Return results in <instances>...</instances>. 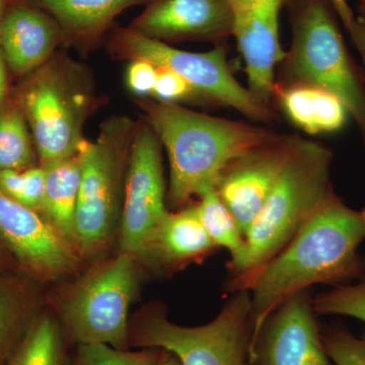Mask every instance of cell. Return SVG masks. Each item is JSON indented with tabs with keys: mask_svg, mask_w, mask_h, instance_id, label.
Returning a JSON list of instances; mask_svg holds the SVG:
<instances>
[{
	"mask_svg": "<svg viewBox=\"0 0 365 365\" xmlns=\"http://www.w3.org/2000/svg\"><path fill=\"white\" fill-rule=\"evenodd\" d=\"M0 241L19 272L39 283L61 282L78 273L81 258L49 220L0 190Z\"/></svg>",
	"mask_w": 365,
	"mask_h": 365,
	"instance_id": "8fae6325",
	"label": "cell"
},
{
	"mask_svg": "<svg viewBox=\"0 0 365 365\" xmlns=\"http://www.w3.org/2000/svg\"><path fill=\"white\" fill-rule=\"evenodd\" d=\"M292 43L275 85H306L339 98L365 148V78L341 34L330 0H287Z\"/></svg>",
	"mask_w": 365,
	"mask_h": 365,
	"instance_id": "5b68a950",
	"label": "cell"
},
{
	"mask_svg": "<svg viewBox=\"0 0 365 365\" xmlns=\"http://www.w3.org/2000/svg\"><path fill=\"white\" fill-rule=\"evenodd\" d=\"M347 32L365 64V16H356Z\"/></svg>",
	"mask_w": 365,
	"mask_h": 365,
	"instance_id": "4dcf8cb0",
	"label": "cell"
},
{
	"mask_svg": "<svg viewBox=\"0 0 365 365\" xmlns=\"http://www.w3.org/2000/svg\"><path fill=\"white\" fill-rule=\"evenodd\" d=\"M0 190L14 201L42 215L45 170L38 165L23 170H0Z\"/></svg>",
	"mask_w": 365,
	"mask_h": 365,
	"instance_id": "484cf974",
	"label": "cell"
},
{
	"mask_svg": "<svg viewBox=\"0 0 365 365\" xmlns=\"http://www.w3.org/2000/svg\"><path fill=\"white\" fill-rule=\"evenodd\" d=\"M360 11H361L360 16H365V0H361V7H360Z\"/></svg>",
	"mask_w": 365,
	"mask_h": 365,
	"instance_id": "8d00e7d4",
	"label": "cell"
},
{
	"mask_svg": "<svg viewBox=\"0 0 365 365\" xmlns=\"http://www.w3.org/2000/svg\"><path fill=\"white\" fill-rule=\"evenodd\" d=\"M105 42L112 58L145 60L160 68L176 72L204 98L228 106L256 121L273 119L270 106L242 86L230 71L223 43L207 52L184 51L144 36L129 26H114Z\"/></svg>",
	"mask_w": 365,
	"mask_h": 365,
	"instance_id": "9c48e42d",
	"label": "cell"
},
{
	"mask_svg": "<svg viewBox=\"0 0 365 365\" xmlns=\"http://www.w3.org/2000/svg\"><path fill=\"white\" fill-rule=\"evenodd\" d=\"M309 290L280 304L251 340V365H334L317 321Z\"/></svg>",
	"mask_w": 365,
	"mask_h": 365,
	"instance_id": "7c38bea8",
	"label": "cell"
},
{
	"mask_svg": "<svg viewBox=\"0 0 365 365\" xmlns=\"http://www.w3.org/2000/svg\"><path fill=\"white\" fill-rule=\"evenodd\" d=\"M9 67L0 48V107L4 104L9 95Z\"/></svg>",
	"mask_w": 365,
	"mask_h": 365,
	"instance_id": "d6a6232c",
	"label": "cell"
},
{
	"mask_svg": "<svg viewBox=\"0 0 365 365\" xmlns=\"http://www.w3.org/2000/svg\"><path fill=\"white\" fill-rule=\"evenodd\" d=\"M71 346L54 312L43 309L6 365H71Z\"/></svg>",
	"mask_w": 365,
	"mask_h": 365,
	"instance_id": "7402d4cb",
	"label": "cell"
},
{
	"mask_svg": "<svg viewBox=\"0 0 365 365\" xmlns=\"http://www.w3.org/2000/svg\"><path fill=\"white\" fill-rule=\"evenodd\" d=\"M274 96L290 121L311 135L339 131L349 117L339 98L314 86L275 85Z\"/></svg>",
	"mask_w": 365,
	"mask_h": 365,
	"instance_id": "ffe728a7",
	"label": "cell"
},
{
	"mask_svg": "<svg viewBox=\"0 0 365 365\" xmlns=\"http://www.w3.org/2000/svg\"><path fill=\"white\" fill-rule=\"evenodd\" d=\"M39 283L16 271H0V365H6L43 309Z\"/></svg>",
	"mask_w": 365,
	"mask_h": 365,
	"instance_id": "d6986e66",
	"label": "cell"
},
{
	"mask_svg": "<svg viewBox=\"0 0 365 365\" xmlns=\"http://www.w3.org/2000/svg\"><path fill=\"white\" fill-rule=\"evenodd\" d=\"M330 2L332 4L341 23L343 24L346 31H347L352 26V24L354 23L355 19H356L351 7H350L347 0H330Z\"/></svg>",
	"mask_w": 365,
	"mask_h": 365,
	"instance_id": "1f68e13d",
	"label": "cell"
},
{
	"mask_svg": "<svg viewBox=\"0 0 365 365\" xmlns=\"http://www.w3.org/2000/svg\"><path fill=\"white\" fill-rule=\"evenodd\" d=\"M60 26L62 46L88 54L105 42L120 14L148 0H30Z\"/></svg>",
	"mask_w": 365,
	"mask_h": 365,
	"instance_id": "e0dca14e",
	"label": "cell"
},
{
	"mask_svg": "<svg viewBox=\"0 0 365 365\" xmlns=\"http://www.w3.org/2000/svg\"><path fill=\"white\" fill-rule=\"evenodd\" d=\"M318 316H343L365 323V278L355 284H341L312 299Z\"/></svg>",
	"mask_w": 365,
	"mask_h": 365,
	"instance_id": "4316f807",
	"label": "cell"
},
{
	"mask_svg": "<svg viewBox=\"0 0 365 365\" xmlns=\"http://www.w3.org/2000/svg\"><path fill=\"white\" fill-rule=\"evenodd\" d=\"M13 0H0V21H1L2 16L6 13L7 7Z\"/></svg>",
	"mask_w": 365,
	"mask_h": 365,
	"instance_id": "d590c367",
	"label": "cell"
},
{
	"mask_svg": "<svg viewBox=\"0 0 365 365\" xmlns=\"http://www.w3.org/2000/svg\"><path fill=\"white\" fill-rule=\"evenodd\" d=\"M135 125L126 115L107 118L96 140L86 139L81 148L74 242L83 260L104 253L119 235Z\"/></svg>",
	"mask_w": 365,
	"mask_h": 365,
	"instance_id": "52a82bcc",
	"label": "cell"
},
{
	"mask_svg": "<svg viewBox=\"0 0 365 365\" xmlns=\"http://www.w3.org/2000/svg\"><path fill=\"white\" fill-rule=\"evenodd\" d=\"M151 98L162 102L178 104L202 97L176 72L158 67L157 81Z\"/></svg>",
	"mask_w": 365,
	"mask_h": 365,
	"instance_id": "f1b7e54d",
	"label": "cell"
},
{
	"mask_svg": "<svg viewBox=\"0 0 365 365\" xmlns=\"http://www.w3.org/2000/svg\"><path fill=\"white\" fill-rule=\"evenodd\" d=\"M217 249L203 227L195 205L165 215L153 240L148 265L176 270L202 260Z\"/></svg>",
	"mask_w": 365,
	"mask_h": 365,
	"instance_id": "ac0fdd59",
	"label": "cell"
},
{
	"mask_svg": "<svg viewBox=\"0 0 365 365\" xmlns=\"http://www.w3.org/2000/svg\"><path fill=\"white\" fill-rule=\"evenodd\" d=\"M133 102L167 153L168 201L174 208L184 207L194 196L215 187L235 158L280 136L265 127L210 116L153 98H135Z\"/></svg>",
	"mask_w": 365,
	"mask_h": 365,
	"instance_id": "7a4b0ae2",
	"label": "cell"
},
{
	"mask_svg": "<svg viewBox=\"0 0 365 365\" xmlns=\"http://www.w3.org/2000/svg\"><path fill=\"white\" fill-rule=\"evenodd\" d=\"M297 136L280 135L235 158L223 170L215 189L246 235L279 179Z\"/></svg>",
	"mask_w": 365,
	"mask_h": 365,
	"instance_id": "5bb4252c",
	"label": "cell"
},
{
	"mask_svg": "<svg viewBox=\"0 0 365 365\" xmlns=\"http://www.w3.org/2000/svg\"><path fill=\"white\" fill-rule=\"evenodd\" d=\"M158 365H181V364L173 353L163 350L162 359H160Z\"/></svg>",
	"mask_w": 365,
	"mask_h": 365,
	"instance_id": "e575fe53",
	"label": "cell"
},
{
	"mask_svg": "<svg viewBox=\"0 0 365 365\" xmlns=\"http://www.w3.org/2000/svg\"><path fill=\"white\" fill-rule=\"evenodd\" d=\"M41 165L45 170L42 215L76 247L74 222L81 188L83 153L81 150L72 157Z\"/></svg>",
	"mask_w": 365,
	"mask_h": 365,
	"instance_id": "44dd1931",
	"label": "cell"
},
{
	"mask_svg": "<svg viewBox=\"0 0 365 365\" xmlns=\"http://www.w3.org/2000/svg\"><path fill=\"white\" fill-rule=\"evenodd\" d=\"M71 365H158L163 350L139 348L137 351L120 350L103 343L74 346Z\"/></svg>",
	"mask_w": 365,
	"mask_h": 365,
	"instance_id": "d4e9b609",
	"label": "cell"
},
{
	"mask_svg": "<svg viewBox=\"0 0 365 365\" xmlns=\"http://www.w3.org/2000/svg\"><path fill=\"white\" fill-rule=\"evenodd\" d=\"M232 36L245 62L249 90L270 106L276 66L284 58L280 44L279 16L287 0H227Z\"/></svg>",
	"mask_w": 365,
	"mask_h": 365,
	"instance_id": "4fadbf2b",
	"label": "cell"
},
{
	"mask_svg": "<svg viewBox=\"0 0 365 365\" xmlns=\"http://www.w3.org/2000/svg\"><path fill=\"white\" fill-rule=\"evenodd\" d=\"M364 267H365V257H364Z\"/></svg>",
	"mask_w": 365,
	"mask_h": 365,
	"instance_id": "74e56055",
	"label": "cell"
},
{
	"mask_svg": "<svg viewBox=\"0 0 365 365\" xmlns=\"http://www.w3.org/2000/svg\"><path fill=\"white\" fill-rule=\"evenodd\" d=\"M0 271H16V272H19L14 259L11 258L7 250L4 248L1 241H0Z\"/></svg>",
	"mask_w": 365,
	"mask_h": 365,
	"instance_id": "836d02e7",
	"label": "cell"
},
{
	"mask_svg": "<svg viewBox=\"0 0 365 365\" xmlns=\"http://www.w3.org/2000/svg\"><path fill=\"white\" fill-rule=\"evenodd\" d=\"M62 46L56 20L30 0H13L0 21V48L14 76H26Z\"/></svg>",
	"mask_w": 365,
	"mask_h": 365,
	"instance_id": "2e32d148",
	"label": "cell"
},
{
	"mask_svg": "<svg viewBox=\"0 0 365 365\" xmlns=\"http://www.w3.org/2000/svg\"><path fill=\"white\" fill-rule=\"evenodd\" d=\"M365 241V209L349 207L335 192L294 239L245 281L253 334L285 300L317 284H346L364 275L359 249Z\"/></svg>",
	"mask_w": 365,
	"mask_h": 365,
	"instance_id": "6da1fadb",
	"label": "cell"
},
{
	"mask_svg": "<svg viewBox=\"0 0 365 365\" xmlns=\"http://www.w3.org/2000/svg\"><path fill=\"white\" fill-rule=\"evenodd\" d=\"M322 339L334 365H365V334L357 337L342 328H321Z\"/></svg>",
	"mask_w": 365,
	"mask_h": 365,
	"instance_id": "83f0119b",
	"label": "cell"
},
{
	"mask_svg": "<svg viewBox=\"0 0 365 365\" xmlns=\"http://www.w3.org/2000/svg\"><path fill=\"white\" fill-rule=\"evenodd\" d=\"M129 26L165 43L201 41L217 45L232 36L227 0H148Z\"/></svg>",
	"mask_w": 365,
	"mask_h": 365,
	"instance_id": "9a60e30c",
	"label": "cell"
},
{
	"mask_svg": "<svg viewBox=\"0 0 365 365\" xmlns=\"http://www.w3.org/2000/svg\"><path fill=\"white\" fill-rule=\"evenodd\" d=\"M333 153L323 144L297 137L279 179L245 235L246 250L228 267L232 294L294 239L300 228L334 193Z\"/></svg>",
	"mask_w": 365,
	"mask_h": 365,
	"instance_id": "3957f363",
	"label": "cell"
},
{
	"mask_svg": "<svg viewBox=\"0 0 365 365\" xmlns=\"http://www.w3.org/2000/svg\"><path fill=\"white\" fill-rule=\"evenodd\" d=\"M198 198L196 207L200 222L215 246L230 252L232 260L228 263V267H232L244 256L246 250L245 235L235 216L218 196L215 187L205 190Z\"/></svg>",
	"mask_w": 365,
	"mask_h": 365,
	"instance_id": "cb8c5ba5",
	"label": "cell"
},
{
	"mask_svg": "<svg viewBox=\"0 0 365 365\" xmlns=\"http://www.w3.org/2000/svg\"><path fill=\"white\" fill-rule=\"evenodd\" d=\"M125 85L135 98H151L157 81L158 67L145 60L128 61Z\"/></svg>",
	"mask_w": 365,
	"mask_h": 365,
	"instance_id": "f546056e",
	"label": "cell"
},
{
	"mask_svg": "<svg viewBox=\"0 0 365 365\" xmlns=\"http://www.w3.org/2000/svg\"><path fill=\"white\" fill-rule=\"evenodd\" d=\"M253 314L248 290H239L206 325L184 327L168 319L162 304L134 314L129 324L130 348H160L181 365H251Z\"/></svg>",
	"mask_w": 365,
	"mask_h": 365,
	"instance_id": "ba28073f",
	"label": "cell"
},
{
	"mask_svg": "<svg viewBox=\"0 0 365 365\" xmlns=\"http://www.w3.org/2000/svg\"><path fill=\"white\" fill-rule=\"evenodd\" d=\"M163 146L143 116L136 120L120 223V251L148 265L151 247L167 215Z\"/></svg>",
	"mask_w": 365,
	"mask_h": 365,
	"instance_id": "30bf717a",
	"label": "cell"
},
{
	"mask_svg": "<svg viewBox=\"0 0 365 365\" xmlns=\"http://www.w3.org/2000/svg\"><path fill=\"white\" fill-rule=\"evenodd\" d=\"M135 256L120 251L95 262L53 297L54 314L72 346L103 343L120 350L129 345V309L140 283Z\"/></svg>",
	"mask_w": 365,
	"mask_h": 365,
	"instance_id": "8992f818",
	"label": "cell"
},
{
	"mask_svg": "<svg viewBox=\"0 0 365 365\" xmlns=\"http://www.w3.org/2000/svg\"><path fill=\"white\" fill-rule=\"evenodd\" d=\"M32 133L40 165L81 151L86 123L105 104L86 63L57 50L14 96Z\"/></svg>",
	"mask_w": 365,
	"mask_h": 365,
	"instance_id": "277c9868",
	"label": "cell"
},
{
	"mask_svg": "<svg viewBox=\"0 0 365 365\" xmlns=\"http://www.w3.org/2000/svg\"><path fill=\"white\" fill-rule=\"evenodd\" d=\"M40 165L30 127L16 98L0 107V170H23Z\"/></svg>",
	"mask_w": 365,
	"mask_h": 365,
	"instance_id": "603a6c76",
	"label": "cell"
}]
</instances>
